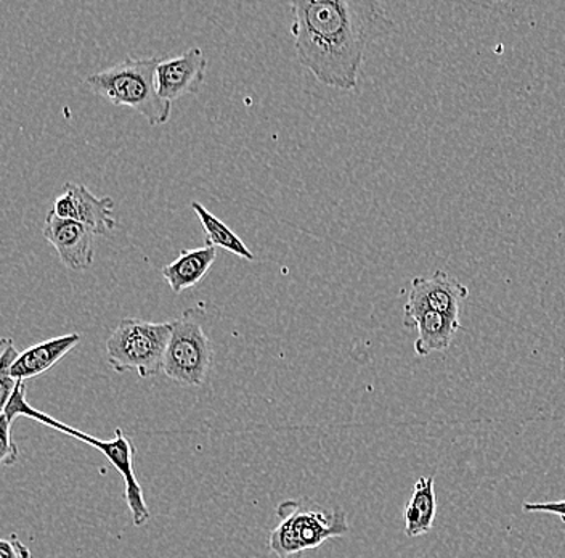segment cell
Segmentation results:
<instances>
[{
    "instance_id": "6da1fadb",
    "label": "cell",
    "mask_w": 565,
    "mask_h": 558,
    "mask_svg": "<svg viewBox=\"0 0 565 558\" xmlns=\"http://www.w3.org/2000/svg\"><path fill=\"white\" fill-rule=\"evenodd\" d=\"M289 9L296 59L318 83L334 90L359 87L366 49L395 27L376 2L295 0Z\"/></svg>"
},
{
    "instance_id": "7a4b0ae2",
    "label": "cell",
    "mask_w": 565,
    "mask_h": 558,
    "mask_svg": "<svg viewBox=\"0 0 565 558\" xmlns=\"http://www.w3.org/2000/svg\"><path fill=\"white\" fill-rule=\"evenodd\" d=\"M24 390H26L24 381H18L12 398L7 402L6 408L2 409V415L6 417L12 425L13 420L18 419V417H26V419L34 420V422L41 423V425L56 430V432L68 434V436L74 438V440L83 441V443L88 444V446L100 451L102 454L108 459L109 464L118 470L119 475L122 476L124 486H126L124 497H126L127 507H129L130 515H132L134 525H147L151 514L150 508H148L147 503H145L143 489H141L139 480H137L136 470H134L136 446H134L130 438H127L121 429H116L111 440L108 441L79 432V430L73 429V427L53 419V417L45 414V412L34 409L33 406L26 401V398H24Z\"/></svg>"
},
{
    "instance_id": "3957f363",
    "label": "cell",
    "mask_w": 565,
    "mask_h": 558,
    "mask_svg": "<svg viewBox=\"0 0 565 558\" xmlns=\"http://www.w3.org/2000/svg\"><path fill=\"white\" fill-rule=\"evenodd\" d=\"M159 63L158 56H127L111 69L87 76L86 86L113 105L136 109L148 125L162 126L171 119L172 104L158 94Z\"/></svg>"
},
{
    "instance_id": "277c9868",
    "label": "cell",
    "mask_w": 565,
    "mask_h": 558,
    "mask_svg": "<svg viewBox=\"0 0 565 558\" xmlns=\"http://www.w3.org/2000/svg\"><path fill=\"white\" fill-rule=\"evenodd\" d=\"M280 523L271 531V552L278 558H295L306 550L317 549L331 538L348 535L349 523L342 510L303 507L299 501L280 504Z\"/></svg>"
},
{
    "instance_id": "5b68a950",
    "label": "cell",
    "mask_w": 565,
    "mask_h": 558,
    "mask_svg": "<svg viewBox=\"0 0 565 558\" xmlns=\"http://www.w3.org/2000/svg\"><path fill=\"white\" fill-rule=\"evenodd\" d=\"M171 335L172 320L121 319L106 341L108 364L115 372H136L140 379H151L162 370Z\"/></svg>"
},
{
    "instance_id": "8992f818",
    "label": "cell",
    "mask_w": 565,
    "mask_h": 558,
    "mask_svg": "<svg viewBox=\"0 0 565 558\" xmlns=\"http://www.w3.org/2000/svg\"><path fill=\"white\" fill-rule=\"evenodd\" d=\"M203 320L204 313L198 307L183 310L172 320L162 372L180 387H203L210 379L212 345Z\"/></svg>"
},
{
    "instance_id": "52a82bcc",
    "label": "cell",
    "mask_w": 565,
    "mask_h": 558,
    "mask_svg": "<svg viewBox=\"0 0 565 558\" xmlns=\"http://www.w3.org/2000/svg\"><path fill=\"white\" fill-rule=\"evenodd\" d=\"M468 296L469 288L445 271H436L430 277H415L404 307V325L426 310L459 319V310Z\"/></svg>"
},
{
    "instance_id": "ba28073f",
    "label": "cell",
    "mask_w": 565,
    "mask_h": 558,
    "mask_svg": "<svg viewBox=\"0 0 565 558\" xmlns=\"http://www.w3.org/2000/svg\"><path fill=\"white\" fill-rule=\"evenodd\" d=\"M51 213L60 219L81 222L97 235L109 234L116 229L115 200L98 199L83 183L66 182L53 203Z\"/></svg>"
},
{
    "instance_id": "9c48e42d",
    "label": "cell",
    "mask_w": 565,
    "mask_h": 558,
    "mask_svg": "<svg viewBox=\"0 0 565 558\" xmlns=\"http://www.w3.org/2000/svg\"><path fill=\"white\" fill-rule=\"evenodd\" d=\"M45 240L56 250L68 271L84 272L94 264L97 234L81 222L60 219L49 211L44 222Z\"/></svg>"
},
{
    "instance_id": "30bf717a",
    "label": "cell",
    "mask_w": 565,
    "mask_h": 558,
    "mask_svg": "<svg viewBox=\"0 0 565 558\" xmlns=\"http://www.w3.org/2000/svg\"><path fill=\"white\" fill-rule=\"evenodd\" d=\"M207 56L203 49L192 48L174 59L161 60L157 70L159 97L175 102L186 95H194L206 80Z\"/></svg>"
},
{
    "instance_id": "8fae6325",
    "label": "cell",
    "mask_w": 565,
    "mask_h": 558,
    "mask_svg": "<svg viewBox=\"0 0 565 558\" xmlns=\"http://www.w3.org/2000/svg\"><path fill=\"white\" fill-rule=\"evenodd\" d=\"M79 341V334H70L30 346L26 351L20 352L10 376L15 381H26L42 376L65 358L71 349L76 348Z\"/></svg>"
},
{
    "instance_id": "7c38bea8",
    "label": "cell",
    "mask_w": 565,
    "mask_h": 558,
    "mask_svg": "<svg viewBox=\"0 0 565 558\" xmlns=\"http://www.w3.org/2000/svg\"><path fill=\"white\" fill-rule=\"evenodd\" d=\"M215 260H217V249L212 246L183 250L172 263L162 267L161 274L166 284L179 295L185 289L196 287L214 266Z\"/></svg>"
},
{
    "instance_id": "4fadbf2b",
    "label": "cell",
    "mask_w": 565,
    "mask_h": 558,
    "mask_svg": "<svg viewBox=\"0 0 565 558\" xmlns=\"http://www.w3.org/2000/svg\"><path fill=\"white\" fill-rule=\"evenodd\" d=\"M406 328H416L418 338L415 341V352L422 358L433 355V352L445 351L450 348L455 337H457L461 323L447 314L436 313V310H426L419 314Z\"/></svg>"
},
{
    "instance_id": "5bb4252c",
    "label": "cell",
    "mask_w": 565,
    "mask_h": 558,
    "mask_svg": "<svg viewBox=\"0 0 565 558\" xmlns=\"http://www.w3.org/2000/svg\"><path fill=\"white\" fill-rule=\"evenodd\" d=\"M437 514L436 487L433 476H422L413 487L405 510V533L408 538H418L433 529Z\"/></svg>"
},
{
    "instance_id": "9a60e30c",
    "label": "cell",
    "mask_w": 565,
    "mask_h": 558,
    "mask_svg": "<svg viewBox=\"0 0 565 558\" xmlns=\"http://www.w3.org/2000/svg\"><path fill=\"white\" fill-rule=\"evenodd\" d=\"M192 208L198 219H200L201 225H203L206 246L227 250V252L242 257V260H256V256L247 249L245 242H243L224 221H221V219L214 217L210 210H206V207H203L200 201H192Z\"/></svg>"
},
{
    "instance_id": "2e32d148",
    "label": "cell",
    "mask_w": 565,
    "mask_h": 558,
    "mask_svg": "<svg viewBox=\"0 0 565 558\" xmlns=\"http://www.w3.org/2000/svg\"><path fill=\"white\" fill-rule=\"evenodd\" d=\"M0 345H2V356H0V411H2L17 388L18 381L12 379L10 370H12L20 352H18L15 341L12 338H3Z\"/></svg>"
},
{
    "instance_id": "e0dca14e",
    "label": "cell",
    "mask_w": 565,
    "mask_h": 558,
    "mask_svg": "<svg viewBox=\"0 0 565 558\" xmlns=\"http://www.w3.org/2000/svg\"><path fill=\"white\" fill-rule=\"evenodd\" d=\"M12 423L6 419V417L0 415V441H2V464L6 467H10V465L15 464L18 461V455H20V451H18V446L15 441H13L12 433Z\"/></svg>"
},
{
    "instance_id": "ac0fdd59",
    "label": "cell",
    "mask_w": 565,
    "mask_h": 558,
    "mask_svg": "<svg viewBox=\"0 0 565 558\" xmlns=\"http://www.w3.org/2000/svg\"><path fill=\"white\" fill-rule=\"evenodd\" d=\"M0 558H31V550L17 535L0 540Z\"/></svg>"
},
{
    "instance_id": "d6986e66",
    "label": "cell",
    "mask_w": 565,
    "mask_h": 558,
    "mask_svg": "<svg viewBox=\"0 0 565 558\" xmlns=\"http://www.w3.org/2000/svg\"><path fill=\"white\" fill-rule=\"evenodd\" d=\"M524 510L530 514H551L559 515L565 522V499L557 503H530L524 504Z\"/></svg>"
}]
</instances>
